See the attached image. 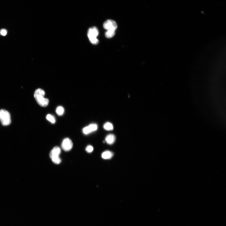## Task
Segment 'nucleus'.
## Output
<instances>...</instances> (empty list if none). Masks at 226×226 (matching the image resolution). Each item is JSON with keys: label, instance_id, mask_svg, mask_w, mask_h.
Listing matches in <instances>:
<instances>
[{"label": "nucleus", "instance_id": "1", "mask_svg": "<svg viewBox=\"0 0 226 226\" xmlns=\"http://www.w3.org/2000/svg\"><path fill=\"white\" fill-rule=\"evenodd\" d=\"M44 91L41 89L36 90L34 93V97L38 104L41 106L45 107L47 106L49 103V100L45 98Z\"/></svg>", "mask_w": 226, "mask_h": 226}, {"label": "nucleus", "instance_id": "2", "mask_svg": "<svg viewBox=\"0 0 226 226\" xmlns=\"http://www.w3.org/2000/svg\"><path fill=\"white\" fill-rule=\"evenodd\" d=\"M99 34L98 29L96 27L90 28L88 31L87 36L90 42L93 44H97L99 40L97 37Z\"/></svg>", "mask_w": 226, "mask_h": 226}, {"label": "nucleus", "instance_id": "3", "mask_svg": "<svg viewBox=\"0 0 226 226\" xmlns=\"http://www.w3.org/2000/svg\"><path fill=\"white\" fill-rule=\"evenodd\" d=\"M0 121L4 126L10 125L11 120L9 113L4 110H0Z\"/></svg>", "mask_w": 226, "mask_h": 226}, {"label": "nucleus", "instance_id": "4", "mask_svg": "<svg viewBox=\"0 0 226 226\" xmlns=\"http://www.w3.org/2000/svg\"><path fill=\"white\" fill-rule=\"evenodd\" d=\"M103 27L107 30L115 31L118 27L117 24L115 21L112 20H108L103 24Z\"/></svg>", "mask_w": 226, "mask_h": 226}, {"label": "nucleus", "instance_id": "5", "mask_svg": "<svg viewBox=\"0 0 226 226\" xmlns=\"http://www.w3.org/2000/svg\"><path fill=\"white\" fill-rule=\"evenodd\" d=\"M62 147L65 151H69L72 149L73 144L71 140L67 138L64 139L62 144Z\"/></svg>", "mask_w": 226, "mask_h": 226}, {"label": "nucleus", "instance_id": "6", "mask_svg": "<svg viewBox=\"0 0 226 226\" xmlns=\"http://www.w3.org/2000/svg\"><path fill=\"white\" fill-rule=\"evenodd\" d=\"M61 152V149L59 147L56 146L54 147L51 151L50 153V158L59 156Z\"/></svg>", "mask_w": 226, "mask_h": 226}, {"label": "nucleus", "instance_id": "7", "mask_svg": "<svg viewBox=\"0 0 226 226\" xmlns=\"http://www.w3.org/2000/svg\"><path fill=\"white\" fill-rule=\"evenodd\" d=\"M116 139L115 136L113 134H110L107 136L106 138L105 141L106 143L109 145H112L114 143Z\"/></svg>", "mask_w": 226, "mask_h": 226}, {"label": "nucleus", "instance_id": "8", "mask_svg": "<svg viewBox=\"0 0 226 226\" xmlns=\"http://www.w3.org/2000/svg\"><path fill=\"white\" fill-rule=\"evenodd\" d=\"M113 155V154L112 152L110 151H106L103 153L102 156L105 159H111Z\"/></svg>", "mask_w": 226, "mask_h": 226}, {"label": "nucleus", "instance_id": "9", "mask_svg": "<svg viewBox=\"0 0 226 226\" xmlns=\"http://www.w3.org/2000/svg\"><path fill=\"white\" fill-rule=\"evenodd\" d=\"M115 31L107 30L105 33V36L107 38H111L113 37L115 35Z\"/></svg>", "mask_w": 226, "mask_h": 226}, {"label": "nucleus", "instance_id": "10", "mask_svg": "<svg viewBox=\"0 0 226 226\" xmlns=\"http://www.w3.org/2000/svg\"><path fill=\"white\" fill-rule=\"evenodd\" d=\"M104 128L106 130H112L113 129V126L111 123L107 122L104 125Z\"/></svg>", "mask_w": 226, "mask_h": 226}, {"label": "nucleus", "instance_id": "11", "mask_svg": "<svg viewBox=\"0 0 226 226\" xmlns=\"http://www.w3.org/2000/svg\"><path fill=\"white\" fill-rule=\"evenodd\" d=\"M90 133L97 130V125L96 124H91L88 126Z\"/></svg>", "mask_w": 226, "mask_h": 226}, {"label": "nucleus", "instance_id": "12", "mask_svg": "<svg viewBox=\"0 0 226 226\" xmlns=\"http://www.w3.org/2000/svg\"><path fill=\"white\" fill-rule=\"evenodd\" d=\"M56 112L58 115H62L64 112V108L61 106H58L56 108Z\"/></svg>", "mask_w": 226, "mask_h": 226}, {"label": "nucleus", "instance_id": "13", "mask_svg": "<svg viewBox=\"0 0 226 226\" xmlns=\"http://www.w3.org/2000/svg\"><path fill=\"white\" fill-rule=\"evenodd\" d=\"M47 120L52 123H54L55 122V117L53 115L48 114L46 116Z\"/></svg>", "mask_w": 226, "mask_h": 226}, {"label": "nucleus", "instance_id": "14", "mask_svg": "<svg viewBox=\"0 0 226 226\" xmlns=\"http://www.w3.org/2000/svg\"><path fill=\"white\" fill-rule=\"evenodd\" d=\"M51 159L52 162L55 164H59L61 162V159L59 156L54 157L51 158Z\"/></svg>", "mask_w": 226, "mask_h": 226}, {"label": "nucleus", "instance_id": "15", "mask_svg": "<svg viewBox=\"0 0 226 226\" xmlns=\"http://www.w3.org/2000/svg\"><path fill=\"white\" fill-rule=\"evenodd\" d=\"M86 150L87 152L90 153L93 151V147L91 146H88L86 147Z\"/></svg>", "mask_w": 226, "mask_h": 226}, {"label": "nucleus", "instance_id": "16", "mask_svg": "<svg viewBox=\"0 0 226 226\" xmlns=\"http://www.w3.org/2000/svg\"><path fill=\"white\" fill-rule=\"evenodd\" d=\"M7 33V31L5 29H2L0 31V34L3 36H6Z\"/></svg>", "mask_w": 226, "mask_h": 226}]
</instances>
